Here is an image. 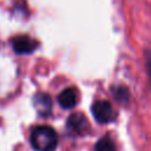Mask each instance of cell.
<instances>
[{"label": "cell", "mask_w": 151, "mask_h": 151, "mask_svg": "<svg viewBox=\"0 0 151 151\" xmlns=\"http://www.w3.org/2000/svg\"><path fill=\"white\" fill-rule=\"evenodd\" d=\"M29 140L37 151H53L58 143V136L52 127L40 125L32 130Z\"/></svg>", "instance_id": "6da1fadb"}, {"label": "cell", "mask_w": 151, "mask_h": 151, "mask_svg": "<svg viewBox=\"0 0 151 151\" xmlns=\"http://www.w3.org/2000/svg\"><path fill=\"white\" fill-rule=\"evenodd\" d=\"M78 101V91L74 87L63 90L58 96V103L63 109H72Z\"/></svg>", "instance_id": "277c9868"}, {"label": "cell", "mask_w": 151, "mask_h": 151, "mask_svg": "<svg viewBox=\"0 0 151 151\" xmlns=\"http://www.w3.org/2000/svg\"><path fill=\"white\" fill-rule=\"evenodd\" d=\"M114 94H116V98L119 99V100L126 101V99H127V91H126L124 87H118V88L116 90Z\"/></svg>", "instance_id": "ba28073f"}, {"label": "cell", "mask_w": 151, "mask_h": 151, "mask_svg": "<svg viewBox=\"0 0 151 151\" xmlns=\"http://www.w3.org/2000/svg\"><path fill=\"white\" fill-rule=\"evenodd\" d=\"M12 47L19 54H28L35 51L38 42L27 35H18L12 39Z\"/></svg>", "instance_id": "3957f363"}, {"label": "cell", "mask_w": 151, "mask_h": 151, "mask_svg": "<svg viewBox=\"0 0 151 151\" xmlns=\"http://www.w3.org/2000/svg\"><path fill=\"white\" fill-rule=\"evenodd\" d=\"M92 114L98 123L106 124L114 119L116 113L107 100H97L92 105Z\"/></svg>", "instance_id": "7a4b0ae2"}, {"label": "cell", "mask_w": 151, "mask_h": 151, "mask_svg": "<svg viewBox=\"0 0 151 151\" xmlns=\"http://www.w3.org/2000/svg\"><path fill=\"white\" fill-rule=\"evenodd\" d=\"M67 126L72 131H76L77 133H83L88 129V123H87V119L85 118L84 114L77 112V113H73L72 116L68 117Z\"/></svg>", "instance_id": "8992f818"}, {"label": "cell", "mask_w": 151, "mask_h": 151, "mask_svg": "<svg viewBox=\"0 0 151 151\" xmlns=\"http://www.w3.org/2000/svg\"><path fill=\"white\" fill-rule=\"evenodd\" d=\"M94 151H116V145L111 138L103 137L96 143Z\"/></svg>", "instance_id": "52a82bcc"}, {"label": "cell", "mask_w": 151, "mask_h": 151, "mask_svg": "<svg viewBox=\"0 0 151 151\" xmlns=\"http://www.w3.org/2000/svg\"><path fill=\"white\" fill-rule=\"evenodd\" d=\"M34 107L37 110V112L40 114V116H48L51 113V110H52V103H51V98L46 94V93H38L34 99Z\"/></svg>", "instance_id": "5b68a950"}, {"label": "cell", "mask_w": 151, "mask_h": 151, "mask_svg": "<svg viewBox=\"0 0 151 151\" xmlns=\"http://www.w3.org/2000/svg\"><path fill=\"white\" fill-rule=\"evenodd\" d=\"M145 60H146V66H147L149 77H150V80H151V51H146V52H145Z\"/></svg>", "instance_id": "9c48e42d"}]
</instances>
